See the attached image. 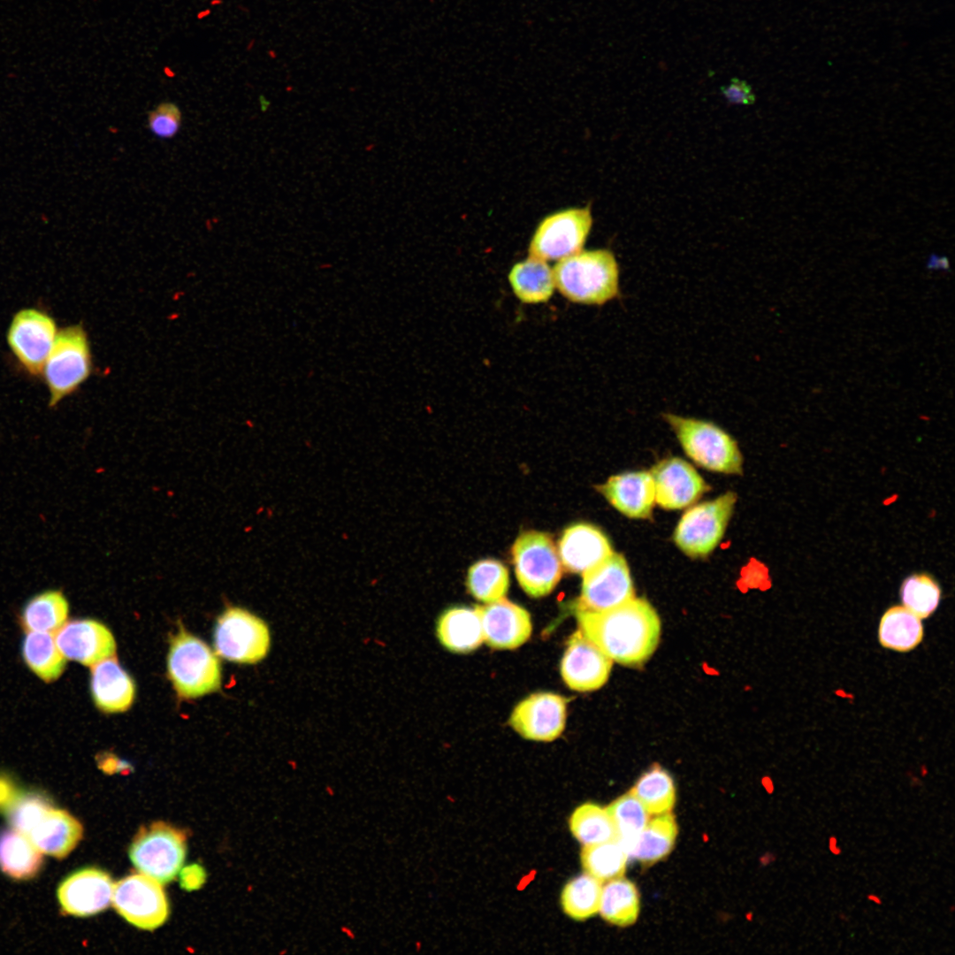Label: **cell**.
<instances>
[{
    "label": "cell",
    "mask_w": 955,
    "mask_h": 955,
    "mask_svg": "<svg viewBox=\"0 0 955 955\" xmlns=\"http://www.w3.org/2000/svg\"><path fill=\"white\" fill-rule=\"evenodd\" d=\"M579 630L612 661L639 666L655 651L661 636V620L645 599L633 597L603 611L576 608Z\"/></svg>",
    "instance_id": "6da1fadb"
},
{
    "label": "cell",
    "mask_w": 955,
    "mask_h": 955,
    "mask_svg": "<svg viewBox=\"0 0 955 955\" xmlns=\"http://www.w3.org/2000/svg\"><path fill=\"white\" fill-rule=\"evenodd\" d=\"M553 272L555 286L572 302L603 305L620 295L619 266L608 249L581 250L559 260Z\"/></svg>",
    "instance_id": "7a4b0ae2"
},
{
    "label": "cell",
    "mask_w": 955,
    "mask_h": 955,
    "mask_svg": "<svg viewBox=\"0 0 955 955\" xmlns=\"http://www.w3.org/2000/svg\"><path fill=\"white\" fill-rule=\"evenodd\" d=\"M167 669L178 695L184 699L216 691L221 684V667L216 654L183 628L171 638Z\"/></svg>",
    "instance_id": "3957f363"
},
{
    "label": "cell",
    "mask_w": 955,
    "mask_h": 955,
    "mask_svg": "<svg viewBox=\"0 0 955 955\" xmlns=\"http://www.w3.org/2000/svg\"><path fill=\"white\" fill-rule=\"evenodd\" d=\"M686 455L699 466L724 474H741L737 443L716 424L672 413L663 414Z\"/></svg>",
    "instance_id": "277c9868"
},
{
    "label": "cell",
    "mask_w": 955,
    "mask_h": 955,
    "mask_svg": "<svg viewBox=\"0 0 955 955\" xmlns=\"http://www.w3.org/2000/svg\"><path fill=\"white\" fill-rule=\"evenodd\" d=\"M91 352L86 332L71 325L57 332L43 366L50 407L73 393L90 375Z\"/></svg>",
    "instance_id": "5b68a950"
},
{
    "label": "cell",
    "mask_w": 955,
    "mask_h": 955,
    "mask_svg": "<svg viewBox=\"0 0 955 955\" xmlns=\"http://www.w3.org/2000/svg\"><path fill=\"white\" fill-rule=\"evenodd\" d=\"M214 647L220 657L230 661L257 663L270 651V628L262 618L247 609L227 607L217 620Z\"/></svg>",
    "instance_id": "8992f818"
},
{
    "label": "cell",
    "mask_w": 955,
    "mask_h": 955,
    "mask_svg": "<svg viewBox=\"0 0 955 955\" xmlns=\"http://www.w3.org/2000/svg\"><path fill=\"white\" fill-rule=\"evenodd\" d=\"M511 552L516 578L528 595L540 598L554 589L561 580L562 568L555 545L547 533L523 532Z\"/></svg>",
    "instance_id": "52a82bcc"
},
{
    "label": "cell",
    "mask_w": 955,
    "mask_h": 955,
    "mask_svg": "<svg viewBox=\"0 0 955 955\" xmlns=\"http://www.w3.org/2000/svg\"><path fill=\"white\" fill-rule=\"evenodd\" d=\"M736 501V493L727 492L688 509L673 535L678 548L691 558L710 554L723 537Z\"/></svg>",
    "instance_id": "ba28073f"
},
{
    "label": "cell",
    "mask_w": 955,
    "mask_h": 955,
    "mask_svg": "<svg viewBox=\"0 0 955 955\" xmlns=\"http://www.w3.org/2000/svg\"><path fill=\"white\" fill-rule=\"evenodd\" d=\"M185 854V834L164 822H155L141 829L129 850L134 867L160 883L169 882L175 877Z\"/></svg>",
    "instance_id": "9c48e42d"
},
{
    "label": "cell",
    "mask_w": 955,
    "mask_h": 955,
    "mask_svg": "<svg viewBox=\"0 0 955 955\" xmlns=\"http://www.w3.org/2000/svg\"><path fill=\"white\" fill-rule=\"evenodd\" d=\"M592 225L589 206L554 212L538 225L529 246L530 256L561 260L582 250Z\"/></svg>",
    "instance_id": "30bf717a"
},
{
    "label": "cell",
    "mask_w": 955,
    "mask_h": 955,
    "mask_svg": "<svg viewBox=\"0 0 955 955\" xmlns=\"http://www.w3.org/2000/svg\"><path fill=\"white\" fill-rule=\"evenodd\" d=\"M57 324L48 313L34 308L18 311L7 331V343L30 375L42 372L57 334Z\"/></svg>",
    "instance_id": "8fae6325"
},
{
    "label": "cell",
    "mask_w": 955,
    "mask_h": 955,
    "mask_svg": "<svg viewBox=\"0 0 955 955\" xmlns=\"http://www.w3.org/2000/svg\"><path fill=\"white\" fill-rule=\"evenodd\" d=\"M111 901L123 918L143 929L158 928L169 914L167 898L160 882L141 873L118 881L114 885Z\"/></svg>",
    "instance_id": "7c38bea8"
},
{
    "label": "cell",
    "mask_w": 955,
    "mask_h": 955,
    "mask_svg": "<svg viewBox=\"0 0 955 955\" xmlns=\"http://www.w3.org/2000/svg\"><path fill=\"white\" fill-rule=\"evenodd\" d=\"M582 576L577 609L603 611L635 597L629 566L621 554L613 552Z\"/></svg>",
    "instance_id": "4fadbf2b"
},
{
    "label": "cell",
    "mask_w": 955,
    "mask_h": 955,
    "mask_svg": "<svg viewBox=\"0 0 955 955\" xmlns=\"http://www.w3.org/2000/svg\"><path fill=\"white\" fill-rule=\"evenodd\" d=\"M566 716V698L541 691L529 695L515 707L509 724L523 738L550 742L562 733Z\"/></svg>",
    "instance_id": "5bb4252c"
},
{
    "label": "cell",
    "mask_w": 955,
    "mask_h": 955,
    "mask_svg": "<svg viewBox=\"0 0 955 955\" xmlns=\"http://www.w3.org/2000/svg\"><path fill=\"white\" fill-rule=\"evenodd\" d=\"M612 665L613 661L578 630L567 642L561 675L569 689L592 691L607 683Z\"/></svg>",
    "instance_id": "9a60e30c"
},
{
    "label": "cell",
    "mask_w": 955,
    "mask_h": 955,
    "mask_svg": "<svg viewBox=\"0 0 955 955\" xmlns=\"http://www.w3.org/2000/svg\"><path fill=\"white\" fill-rule=\"evenodd\" d=\"M655 502L668 510L682 509L698 500L709 487L687 462L678 457L663 459L650 470Z\"/></svg>",
    "instance_id": "2e32d148"
},
{
    "label": "cell",
    "mask_w": 955,
    "mask_h": 955,
    "mask_svg": "<svg viewBox=\"0 0 955 955\" xmlns=\"http://www.w3.org/2000/svg\"><path fill=\"white\" fill-rule=\"evenodd\" d=\"M55 641L65 659L94 666L116 652L112 633L103 623L91 620H73L64 623L55 634Z\"/></svg>",
    "instance_id": "e0dca14e"
},
{
    "label": "cell",
    "mask_w": 955,
    "mask_h": 955,
    "mask_svg": "<svg viewBox=\"0 0 955 955\" xmlns=\"http://www.w3.org/2000/svg\"><path fill=\"white\" fill-rule=\"evenodd\" d=\"M476 607L480 616L483 639L490 647L515 649L531 637V615L521 606L502 598Z\"/></svg>",
    "instance_id": "ac0fdd59"
},
{
    "label": "cell",
    "mask_w": 955,
    "mask_h": 955,
    "mask_svg": "<svg viewBox=\"0 0 955 955\" xmlns=\"http://www.w3.org/2000/svg\"><path fill=\"white\" fill-rule=\"evenodd\" d=\"M114 884L110 875L96 868H85L68 876L59 886L57 897L65 912L88 916L110 905Z\"/></svg>",
    "instance_id": "d6986e66"
},
{
    "label": "cell",
    "mask_w": 955,
    "mask_h": 955,
    "mask_svg": "<svg viewBox=\"0 0 955 955\" xmlns=\"http://www.w3.org/2000/svg\"><path fill=\"white\" fill-rule=\"evenodd\" d=\"M599 490L624 516L635 519L652 516L655 492L650 472L633 471L612 476Z\"/></svg>",
    "instance_id": "ffe728a7"
},
{
    "label": "cell",
    "mask_w": 955,
    "mask_h": 955,
    "mask_svg": "<svg viewBox=\"0 0 955 955\" xmlns=\"http://www.w3.org/2000/svg\"><path fill=\"white\" fill-rule=\"evenodd\" d=\"M613 552L607 536L596 526L584 523L565 529L559 541L560 560L571 573H584Z\"/></svg>",
    "instance_id": "44dd1931"
},
{
    "label": "cell",
    "mask_w": 955,
    "mask_h": 955,
    "mask_svg": "<svg viewBox=\"0 0 955 955\" xmlns=\"http://www.w3.org/2000/svg\"><path fill=\"white\" fill-rule=\"evenodd\" d=\"M91 692L95 704L104 713L126 711L133 704L135 686L116 659L95 664L91 672Z\"/></svg>",
    "instance_id": "7402d4cb"
},
{
    "label": "cell",
    "mask_w": 955,
    "mask_h": 955,
    "mask_svg": "<svg viewBox=\"0 0 955 955\" xmlns=\"http://www.w3.org/2000/svg\"><path fill=\"white\" fill-rule=\"evenodd\" d=\"M82 836L80 823L67 812L50 806L27 836L42 852L62 858Z\"/></svg>",
    "instance_id": "603a6c76"
},
{
    "label": "cell",
    "mask_w": 955,
    "mask_h": 955,
    "mask_svg": "<svg viewBox=\"0 0 955 955\" xmlns=\"http://www.w3.org/2000/svg\"><path fill=\"white\" fill-rule=\"evenodd\" d=\"M436 634L447 650L467 653L483 642L480 616L477 607H451L445 610L436 623Z\"/></svg>",
    "instance_id": "cb8c5ba5"
},
{
    "label": "cell",
    "mask_w": 955,
    "mask_h": 955,
    "mask_svg": "<svg viewBox=\"0 0 955 955\" xmlns=\"http://www.w3.org/2000/svg\"><path fill=\"white\" fill-rule=\"evenodd\" d=\"M508 280L516 296L528 304L547 302L555 287L554 272L546 261L532 256L514 264Z\"/></svg>",
    "instance_id": "d4e9b609"
},
{
    "label": "cell",
    "mask_w": 955,
    "mask_h": 955,
    "mask_svg": "<svg viewBox=\"0 0 955 955\" xmlns=\"http://www.w3.org/2000/svg\"><path fill=\"white\" fill-rule=\"evenodd\" d=\"M922 638L921 619L904 606H892L882 615L878 639L884 648L906 653L914 649Z\"/></svg>",
    "instance_id": "484cf974"
},
{
    "label": "cell",
    "mask_w": 955,
    "mask_h": 955,
    "mask_svg": "<svg viewBox=\"0 0 955 955\" xmlns=\"http://www.w3.org/2000/svg\"><path fill=\"white\" fill-rule=\"evenodd\" d=\"M677 834L675 815L670 812L658 814L649 820L639 833L629 857L643 864L655 863L670 853Z\"/></svg>",
    "instance_id": "4316f807"
},
{
    "label": "cell",
    "mask_w": 955,
    "mask_h": 955,
    "mask_svg": "<svg viewBox=\"0 0 955 955\" xmlns=\"http://www.w3.org/2000/svg\"><path fill=\"white\" fill-rule=\"evenodd\" d=\"M42 865L41 852L16 829L0 832V869L11 877H33Z\"/></svg>",
    "instance_id": "83f0119b"
},
{
    "label": "cell",
    "mask_w": 955,
    "mask_h": 955,
    "mask_svg": "<svg viewBox=\"0 0 955 955\" xmlns=\"http://www.w3.org/2000/svg\"><path fill=\"white\" fill-rule=\"evenodd\" d=\"M639 907V894L631 881L619 877L602 887L599 911L606 921L620 927L631 925L638 919Z\"/></svg>",
    "instance_id": "f1b7e54d"
},
{
    "label": "cell",
    "mask_w": 955,
    "mask_h": 955,
    "mask_svg": "<svg viewBox=\"0 0 955 955\" xmlns=\"http://www.w3.org/2000/svg\"><path fill=\"white\" fill-rule=\"evenodd\" d=\"M630 792L651 815L669 813L676 799L672 776L658 764L643 773Z\"/></svg>",
    "instance_id": "f546056e"
},
{
    "label": "cell",
    "mask_w": 955,
    "mask_h": 955,
    "mask_svg": "<svg viewBox=\"0 0 955 955\" xmlns=\"http://www.w3.org/2000/svg\"><path fill=\"white\" fill-rule=\"evenodd\" d=\"M69 605L61 591L48 590L33 596L23 607L21 623L29 631L51 632L65 622Z\"/></svg>",
    "instance_id": "4dcf8cb0"
},
{
    "label": "cell",
    "mask_w": 955,
    "mask_h": 955,
    "mask_svg": "<svg viewBox=\"0 0 955 955\" xmlns=\"http://www.w3.org/2000/svg\"><path fill=\"white\" fill-rule=\"evenodd\" d=\"M22 656L29 668L47 682L57 679L65 665L51 632L29 631L23 640Z\"/></svg>",
    "instance_id": "1f68e13d"
},
{
    "label": "cell",
    "mask_w": 955,
    "mask_h": 955,
    "mask_svg": "<svg viewBox=\"0 0 955 955\" xmlns=\"http://www.w3.org/2000/svg\"><path fill=\"white\" fill-rule=\"evenodd\" d=\"M572 835L584 845L617 839L612 818L607 809L592 802L577 806L569 819Z\"/></svg>",
    "instance_id": "d6a6232c"
},
{
    "label": "cell",
    "mask_w": 955,
    "mask_h": 955,
    "mask_svg": "<svg viewBox=\"0 0 955 955\" xmlns=\"http://www.w3.org/2000/svg\"><path fill=\"white\" fill-rule=\"evenodd\" d=\"M628 858L626 850L617 839L584 845L580 853L585 873L600 882L622 877Z\"/></svg>",
    "instance_id": "836d02e7"
},
{
    "label": "cell",
    "mask_w": 955,
    "mask_h": 955,
    "mask_svg": "<svg viewBox=\"0 0 955 955\" xmlns=\"http://www.w3.org/2000/svg\"><path fill=\"white\" fill-rule=\"evenodd\" d=\"M601 892L600 880L587 873L577 875L570 879L562 890V908L573 920H587L599 912Z\"/></svg>",
    "instance_id": "e575fe53"
},
{
    "label": "cell",
    "mask_w": 955,
    "mask_h": 955,
    "mask_svg": "<svg viewBox=\"0 0 955 955\" xmlns=\"http://www.w3.org/2000/svg\"><path fill=\"white\" fill-rule=\"evenodd\" d=\"M466 584L470 593L478 600L494 602L504 598L508 592V571L499 561L481 560L470 568Z\"/></svg>",
    "instance_id": "d590c367"
},
{
    "label": "cell",
    "mask_w": 955,
    "mask_h": 955,
    "mask_svg": "<svg viewBox=\"0 0 955 955\" xmlns=\"http://www.w3.org/2000/svg\"><path fill=\"white\" fill-rule=\"evenodd\" d=\"M607 809L614 822L617 840L629 856L637 837L649 821V814L630 791L614 800Z\"/></svg>",
    "instance_id": "8d00e7d4"
},
{
    "label": "cell",
    "mask_w": 955,
    "mask_h": 955,
    "mask_svg": "<svg viewBox=\"0 0 955 955\" xmlns=\"http://www.w3.org/2000/svg\"><path fill=\"white\" fill-rule=\"evenodd\" d=\"M903 606L921 619L929 617L937 608L941 589L934 577L928 573H915L907 577L899 590Z\"/></svg>",
    "instance_id": "74e56055"
},
{
    "label": "cell",
    "mask_w": 955,
    "mask_h": 955,
    "mask_svg": "<svg viewBox=\"0 0 955 955\" xmlns=\"http://www.w3.org/2000/svg\"><path fill=\"white\" fill-rule=\"evenodd\" d=\"M50 806L41 796H26L11 806L8 814L10 823L14 829L27 837Z\"/></svg>",
    "instance_id": "f35d334b"
},
{
    "label": "cell",
    "mask_w": 955,
    "mask_h": 955,
    "mask_svg": "<svg viewBox=\"0 0 955 955\" xmlns=\"http://www.w3.org/2000/svg\"><path fill=\"white\" fill-rule=\"evenodd\" d=\"M148 126L157 138L172 139L180 132L182 125V111L172 102H161L148 112Z\"/></svg>",
    "instance_id": "ab89813d"
},
{
    "label": "cell",
    "mask_w": 955,
    "mask_h": 955,
    "mask_svg": "<svg viewBox=\"0 0 955 955\" xmlns=\"http://www.w3.org/2000/svg\"><path fill=\"white\" fill-rule=\"evenodd\" d=\"M726 99L733 103L749 105L755 102L751 86L738 78H733L728 86L721 88Z\"/></svg>",
    "instance_id": "60d3db41"
},
{
    "label": "cell",
    "mask_w": 955,
    "mask_h": 955,
    "mask_svg": "<svg viewBox=\"0 0 955 955\" xmlns=\"http://www.w3.org/2000/svg\"><path fill=\"white\" fill-rule=\"evenodd\" d=\"M204 879V871L197 865H192L186 867L180 875L181 885L187 890L199 888L203 883Z\"/></svg>",
    "instance_id": "b9f144b4"
},
{
    "label": "cell",
    "mask_w": 955,
    "mask_h": 955,
    "mask_svg": "<svg viewBox=\"0 0 955 955\" xmlns=\"http://www.w3.org/2000/svg\"><path fill=\"white\" fill-rule=\"evenodd\" d=\"M828 850L831 854H833L835 856H839V855L842 854L843 852H842V849L840 848V846L838 845V840H837V836L830 835L829 837V838H828Z\"/></svg>",
    "instance_id": "7bdbcfd3"
},
{
    "label": "cell",
    "mask_w": 955,
    "mask_h": 955,
    "mask_svg": "<svg viewBox=\"0 0 955 955\" xmlns=\"http://www.w3.org/2000/svg\"><path fill=\"white\" fill-rule=\"evenodd\" d=\"M929 268H948L949 263L945 257L940 258L936 256H932L928 264Z\"/></svg>",
    "instance_id": "ee69618b"
},
{
    "label": "cell",
    "mask_w": 955,
    "mask_h": 955,
    "mask_svg": "<svg viewBox=\"0 0 955 955\" xmlns=\"http://www.w3.org/2000/svg\"><path fill=\"white\" fill-rule=\"evenodd\" d=\"M866 898H867V899L868 901H870V902H872V903H874V904H875L877 905H882L883 904L882 899L881 898V897L878 896L877 894L873 893V892L867 893Z\"/></svg>",
    "instance_id": "f6af8a7d"
},
{
    "label": "cell",
    "mask_w": 955,
    "mask_h": 955,
    "mask_svg": "<svg viewBox=\"0 0 955 955\" xmlns=\"http://www.w3.org/2000/svg\"><path fill=\"white\" fill-rule=\"evenodd\" d=\"M838 917H839V919H840L841 921H847L849 920L848 916H847V915H846L845 913H840L838 914Z\"/></svg>",
    "instance_id": "bcb514c9"
}]
</instances>
